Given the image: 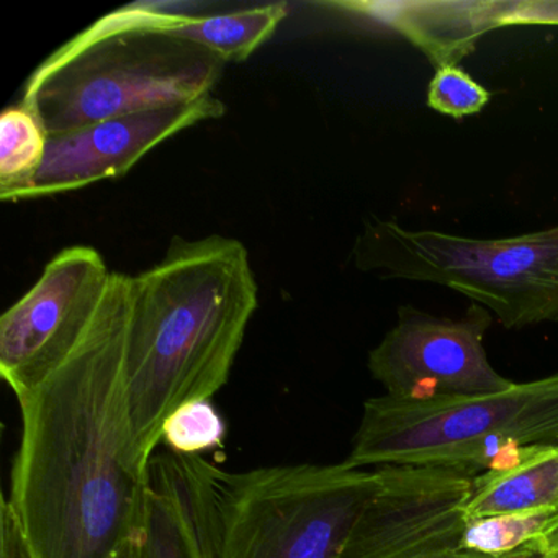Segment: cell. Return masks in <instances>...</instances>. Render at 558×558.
<instances>
[{"label":"cell","mask_w":558,"mask_h":558,"mask_svg":"<svg viewBox=\"0 0 558 558\" xmlns=\"http://www.w3.org/2000/svg\"><path fill=\"white\" fill-rule=\"evenodd\" d=\"M11 506L32 558H125L146 472L130 452L119 339L99 305L60 362L17 395Z\"/></svg>","instance_id":"cell-1"},{"label":"cell","mask_w":558,"mask_h":558,"mask_svg":"<svg viewBox=\"0 0 558 558\" xmlns=\"http://www.w3.org/2000/svg\"><path fill=\"white\" fill-rule=\"evenodd\" d=\"M257 305L250 253L233 238L175 236L151 269L110 272L99 306L119 339L136 469L146 472L178 408L227 385Z\"/></svg>","instance_id":"cell-2"},{"label":"cell","mask_w":558,"mask_h":558,"mask_svg":"<svg viewBox=\"0 0 558 558\" xmlns=\"http://www.w3.org/2000/svg\"><path fill=\"white\" fill-rule=\"evenodd\" d=\"M161 21L148 8L100 19L35 70L22 106L53 136L210 96L227 63L162 31Z\"/></svg>","instance_id":"cell-3"},{"label":"cell","mask_w":558,"mask_h":558,"mask_svg":"<svg viewBox=\"0 0 558 558\" xmlns=\"http://www.w3.org/2000/svg\"><path fill=\"white\" fill-rule=\"evenodd\" d=\"M538 444H558V374L475 397L368 398L345 462L476 476L511 465Z\"/></svg>","instance_id":"cell-4"},{"label":"cell","mask_w":558,"mask_h":558,"mask_svg":"<svg viewBox=\"0 0 558 558\" xmlns=\"http://www.w3.org/2000/svg\"><path fill=\"white\" fill-rule=\"evenodd\" d=\"M352 257L362 272L462 293L506 329L558 322V225L521 236L473 240L408 230L372 215Z\"/></svg>","instance_id":"cell-5"},{"label":"cell","mask_w":558,"mask_h":558,"mask_svg":"<svg viewBox=\"0 0 558 558\" xmlns=\"http://www.w3.org/2000/svg\"><path fill=\"white\" fill-rule=\"evenodd\" d=\"M378 485L345 460L223 470L218 558H339Z\"/></svg>","instance_id":"cell-6"},{"label":"cell","mask_w":558,"mask_h":558,"mask_svg":"<svg viewBox=\"0 0 558 558\" xmlns=\"http://www.w3.org/2000/svg\"><path fill=\"white\" fill-rule=\"evenodd\" d=\"M380 485L339 558H538L531 548L485 555L460 545L475 476L437 466H381Z\"/></svg>","instance_id":"cell-7"},{"label":"cell","mask_w":558,"mask_h":558,"mask_svg":"<svg viewBox=\"0 0 558 558\" xmlns=\"http://www.w3.org/2000/svg\"><path fill=\"white\" fill-rule=\"evenodd\" d=\"M493 315L470 303L459 319L440 318L411 305L368 354V371L400 400L475 397L506 390L508 380L489 364L483 338Z\"/></svg>","instance_id":"cell-8"},{"label":"cell","mask_w":558,"mask_h":558,"mask_svg":"<svg viewBox=\"0 0 558 558\" xmlns=\"http://www.w3.org/2000/svg\"><path fill=\"white\" fill-rule=\"evenodd\" d=\"M110 270L94 247L61 251L0 318V374L15 397L66 354L89 319Z\"/></svg>","instance_id":"cell-9"},{"label":"cell","mask_w":558,"mask_h":558,"mask_svg":"<svg viewBox=\"0 0 558 558\" xmlns=\"http://www.w3.org/2000/svg\"><path fill=\"white\" fill-rule=\"evenodd\" d=\"M225 112V104L210 94L197 102L113 117L87 129L48 136L44 165L22 201L123 178L166 140L205 120L220 119Z\"/></svg>","instance_id":"cell-10"},{"label":"cell","mask_w":558,"mask_h":558,"mask_svg":"<svg viewBox=\"0 0 558 558\" xmlns=\"http://www.w3.org/2000/svg\"><path fill=\"white\" fill-rule=\"evenodd\" d=\"M221 472L204 457L156 450L146 469L142 519L125 558H218Z\"/></svg>","instance_id":"cell-11"},{"label":"cell","mask_w":558,"mask_h":558,"mask_svg":"<svg viewBox=\"0 0 558 558\" xmlns=\"http://www.w3.org/2000/svg\"><path fill=\"white\" fill-rule=\"evenodd\" d=\"M331 8L380 22L416 45L434 68L456 66L472 53L476 40L506 27L508 2H335Z\"/></svg>","instance_id":"cell-12"},{"label":"cell","mask_w":558,"mask_h":558,"mask_svg":"<svg viewBox=\"0 0 558 558\" xmlns=\"http://www.w3.org/2000/svg\"><path fill=\"white\" fill-rule=\"evenodd\" d=\"M535 511L558 512V444L527 447L511 465L476 475L463 505V519Z\"/></svg>","instance_id":"cell-13"},{"label":"cell","mask_w":558,"mask_h":558,"mask_svg":"<svg viewBox=\"0 0 558 558\" xmlns=\"http://www.w3.org/2000/svg\"><path fill=\"white\" fill-rule=\"evenodd\" d=\"M287 15L286 4L264 5L217 17L162 12L161 28L211 51L225 63H241L276 34Z\"/></svg>","instance_id":"cell-14"},{"label":"cell","mask_w":558,"mask_h":558,"mask_svg":"<svg viewBox=\"0 0 558 558\" xmlns=\"http://www.w3.org/2000/svg\"><path fill=\"white\" fill-rule=\"evenodd\" d=\"M48 133L27 107L12 106L0 117V198L21 202L47 155Z\"/></svg>","instance_id":"cell-15"},{"label":"cell","mask_w":558,"mask_h":558,"mask_svg":"<svg viewBox=\"0 0 558 558\" xmlns=\"http://www.w3.org/2000/svg\"><path fill=\"white\" fill-rule=\"evenodd\" d=\"M557 512L535 511L465 522L460 545L485 555H508L529 547Z\"/></svg>","instance_id":"cell-16"},{"label":"cell","mask_w":558,"mask_h":558,"mask_svg":"<svg viewBox=\"0 0 558 558\" xmlns=\"http://www.w3.org/2000/svg\"><path fill=\"white\" fill-rule=\"evenodd\" d=\"M227 424L210 400L182 404L166 420L161 442L179 456L202 457L223 446Z\"/></svg>","instance_id":"cell-17"},{"label":"cell","mask_w":558,"mask_h":558,"mask_svg":"<svg viewBox=\"0 0 558 558\" xmlns=\"http://www.w3.org/2000/svg\"><path fill=\"white\" fill-rule=\"evenodd\" d=\"M489 99V90L457 64L437 70L427 90V106L456 120L482 112Z\"/></svg>","instance_id":"cell-18"},{"label":"cell","mask_w":558,"mask_h":558,"mask_svg":"<svg viewBox=\"0 0 558 558\" xmlns=\"http://www.w3.org/2000/svg\"><path fill=\"white\" fill-rule=\"evenodd\" d=\"M2 558H32L17 519L8 502H2Z\"/></svg>","instance_id":"cell-19"},{"label":"cell","mask_w":558,"mask_h":558,"mask_svg":"<svg viewBox=\"0 0 558 558\" xmlns=\"http://www.w3.org/2000/svg\"><path fill=\"white\" fill-rule=\"evenodd\" d=\"M529 548H531L537 557H542V555L558 548V512L545 524L541 534L534 538V542L529 545Z\"/></svg>","instance_id":"cell-20"},{"label":"cell","mask_w":558,"mask_h":558,"mask_svg":"<svg viewBox=\"0 0 558 558\" xmlns=\"http://www.w3.org/2000/svg\"><path fill=\"white\" fill-rule=\"evenodd\" d=\"M538 558H558V548H555V550L548 551V554L542 555V557Z\"/></svg>","instance_id":"cell-21"}]
</instances>
